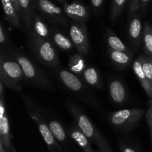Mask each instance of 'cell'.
<instances>
[{
	"mask_svg": "<svg viewBox=\"0 0 152 152\" xmlns=\"http://www.w3.org/2000/svg\"><path fill=\"white\" fill-rule=\"evenodd\" d=\"M67 109L75 121V124L80 130L95 144L101 152H113L108 140L104 137L94 124L91 121L86 113L76 103L67 101L65 104Z\"/></svg>",
	"mask_w": 152,
	"mask_h": 152,
	"instance_id": "1",
	"label": "cell"
},
{
	"mask_svg": "<svg viewBox=\"0 0 152 152\" xmlns=\"http://www.w3.org/2000/svg\"><path fill=\"white\" fill-rule=\"evenodd\" d=\"M25 80L22 67L9 48H1L0 53V83L4 88L20 91Z\"/></svg>",
	"mask_w": 152,
	"mask_h": 152,
	"instance_id": "2",
	"label": "cell"
},
{
	"mask_svg": "<svg viewBox=\"0 0 152 152\" xmlns=\"http://www.w3.org/2000/svg\"><path fill=\"white\" fill-rule=\"evenodd\" d=\"M21 97L24 102L27 113L38 127L39 132L47 145L49 151L62 152V147L50 132L47 122L44 118L42 111L37 102L32 98L25 94H21Z\"/></svg>",
	"mask_w": 152,
	"mask_h": 152,
	"instance_id": "3",
	"label": "cell"
},
{
	"mask_svg": "<svg viewBox=\"0 0 152 152\" xmlns=\"http://www.w3.org/2000/svg\"><path fill=\"white\" fill-rule=\"evenodd\" d=\"M12 54L22 67L24 76L27 81L42 89L55 91V88L42 70L27 55L16 49L9 48Z\"/></svg>",
	"mask_w": 152,
	"mask_h": 152,
	"instance_id": "4",
	"label": "cell"
},
{
	"mask_svg": "<svg viewBox=\"0 0 152 152\" xmlns=\"http://www.w3.org/2000/svg\"><path fill=\"white\" fill-rule=\"evenodd\" d=\"M28 43L34 57L40 63L50 68H59L60 60L51 40L40 38L31 32L28 34Z\"/></svg>",
	"mask_w": 152,
	"mask_h": 152,
	"instance_id": "5",
	"label": "cell"
},
{
	"mask_svg": "<svg viewBox=\"0 0 152 152\" xmlns=\"http://www.w3.org/2000/svg\"><path fill=\"white\" fill-rule=\"evenodd\" d=\"M56 74L61 83L67 89L73 92L83 101L99 109V105L96 102L91 91L78 76L65 68L57 69Z\"/></svg>",
	"mask_w": 152,
	"mask_h": 152,
	"instance_id": "6",
	"label": "cell"
},
{
	"mask_svg": "<svg viewBox=\"0 0 152 152\" xmlns=\"http://www.w3.org/2000/svg\"><path fill=\"white\" fill-rule=\"evenodd\" d=\"M145 114V110L140 108L123 109L108 114V121L116 129L128 132L137 125Z\"/></svg>",
	"mask_w": 152,
	"mask_h": 152,
	"instance_id": "7",
	"label": "cell"
},
{
	"mask_svg": "<svg viewBox=\"0 0 152 152\" xmlns=\"http://www.w3.org/2000/svg\"><path fill=\"white\" fill-rule=\"evenodd\" d=\"M33 8L36 9L47 19L54 25H60L65 27L68 25L67 15L61 7L50 0H31Z\"/></svg>",
	"mask_w": 152,
	"mask_h": 152,
	"instance_id": "8",
	"label": "cell"
},
{
	"mask_svg": "<svg viewBox=\"0 0 152 152\" xmlns=\"http://www.w3.org/2000/svg\"><path fill=\"white\" fill-rule=\"evenodd\" d=\"M69 37L77 53L86 55L90 48L87 27L85 23L71 22L69 28Z\"/></svg>",
	"mask_w": 152,
	"mask_h": 152,
	"instance_id": "9",
	"label": "cell"
},
{
	"mask_svg": "<svg viewBox=\"0 0 152 152\" xmlns=\"http://www.w3.org/2000/svg\"><path fill=\"white\" fill-rule=\"evenodd\" d=\"M62 7L67 16L74 22L85 23L90 17L88 7L79 1H73L70 4L65 2L62 4Z\"/></svg>",
	"mask_w": 152,
	"mask_h": 152,
	"instance_id": "10",
	"label": "cell"
},
{
	"mask_svg": "<svg viewBox=\"0 0 152 152\" xmlns=\"http://www.w3.org/2000/svg\"><path fill=\"white\" fill-rule=\"evenodd\" d=\"M129 37L132 45L137 48L141 44L142 38V24L137 13H131L129 22Z\"/></svg>",
	"mask_w": 152,
	"mask_h": 152,
	"instance_id": "11",
	"label": "cell"
},
{
	"mask_svg": "<svg viewBox=\"0 0 152 152\" xmlns=\"http://www.w3.org/2000/svg\"><path fill=\"white\" fill-rule=\"evenodd\" d=\"M21 13V22L22 27L27 33L30 34L32 31L33 25V8L31 0H19Z\"/></svg>",
	"mask_w": 152,
	"mask_h": 152,
	"instance_id": "12",
	"label": "cell"
},
{
	"mask_svg": "<svg viewBox=\"0 0 152 152\" xmlns=\"http://www.w3.org/2000/svg\"><path fill=\"white\" fill-rule=\"evenodd\" d=\"M50 40L56 47L64 51H71L75 48L71 39L55 27H50Z\"/></svg>",
	"mask_w": 152,
	"mask_h": 152,
	"instance_id": "13",
	"label": "cell"
},
{
	"mask_svg": "<svg viewBox=\"0 0 152 152\" xmlns=\"http://www.w3.org/2000/svg\"><path fill=\"white\" fill-rule=\"evenodd\" d=\"M109 94L111 99L117 104H123L127 99V91L123 82L114 79L110 82Z\"/></svg>",
	"mask_w": 152,
	"mask_h": 152,
	"instance_id": "14",
	"label": "cell"
},
{
	"mask_svg": "<svg viewBox=\"0 0 152 152\" xmlns=\"http://www.w3.org/2000/svg\"><path fill=\"white\" fill-rule=\"evenodd\" d=\"M70 137L84 151V152H94L91 145L90 140L80 130L76 124L71 125L68 130Z\"/></svg>",
	"mask_w": 152,
	"mask_h": 152,
	"instance_id": "15",
	"label": "cell"
},
{
	"mask_svg": "<svg viewBox=\"0 0 152 152\" xmlns=\"http://www.w3.org/2000/svg\"><path fill=\"white\" fill-rule=\"evenodd\" d=\"M42 114L45 120L47 122L50 132L53 135V137L56 138V140L59 142H62V143H65L68 140V136H67L66 132H65V129L62 126V124L56 119L50 117L48 114L45 113L44 114L43 112Z\"/></svg>",
	"mask_w": 152,
	"mask_h": 152,
	"instance_id": "16",
	"label": "cell"
},
{
	"mask_svg": "<svg viewBox=\"0 0 152 152\" xmlns=\"http://www.w3.org/2000/svg\"><path fill=\"white\" fill-rule=\"evenodd\" d=\"M31 33L40 38L50 39V28L46 23L44 18L34 12Z\"/></svg>",
	"mask_w": 152,
	"mask_h": 152,
	"instance_id": "17",
	"label": "cell"
},
{
	"mask_svg": "<svg viewBox=\"0 0 152 152\" xmlns=\"http://www.w3.org/2000/svg\"><path fill=\"white\" fill-rule=\"evenodd\" d=\"M1 4L4 10V19L15 28L22 29V25L21 19L10 0H1Z\"/></svg>",
	"mask_w": 152,
	"mask_h": 152,
	"instance_id": "18",
	"label": "cell"
},
{
	"mask_svg": "<svg viewBox=\"0 0 152 152\" xmlns=\"http://www.w3.org/2000/svg\"><path fill=\"white\" fill-rule=\"evenodd\" d=\"M108 53L113 64L122 69L129 66L133 59V53L132 52L116 51L108 49Z\"/></svg>",
	"mask_w": 152,
	"mask_h": 152,
	"instance_id": "19",
	"label": "cell"
},
{
	"mask_svg": "<svg viewBox=\"0 0 152 152\" xmlns=\"http://www.w3.org/2000/svg\"><path fill=\"white\" fill-rule=\"evenodd\" d=\"M0 143L2 144L6 151H11L13 145L11 144L10 125L7 114L0 117Z\"/></svg>",
	"mask_w": 152,
	"mask_h": 152,
	"instance_id": "20",
	"label": "cell"
},
{
	"mask_svg": "<svg viewBox=\"0 0 152 152\" xmlns=\"http://www.w3.org/2000/svg\"><path fill=\"white\" fill-rule=\"evenodd\" d=\"M133 71L137 79L138 80L139 83H140L141 86L143 88V90L145 91L146 94L148 95V97L152 98V86L150 84L148 79L145 77V74H144L142 65H141V63L139 59H138V58L135 59L133 62Z\"/></svg>",
	"mask_w": 152,
	"mask_h": 152,
	"instance_id": "21",
	"label": "cell"
},
{
	"mask_svg": "<svg viewBox=\"0 0 152 152\" xmlns=\"http://www.w3.org/2000/svg\"><path fill=\"white\" fill-rule=\"evenodd\" d=\"M68 70L76 75H83V72L87 68L84 56L79 53L70 55L68 58Z\"/></svg>",
	"mask_w": 152,
	"mask_h": 152,
	"instance_id": "22",
	"label": "cell"
},
{
	"mask_svg": "<svg viewBox=\"0 0 152 152\" xmlns=\"http://www.w3.org/2000/svg\"><path fill=\"white\" fill-rule=\"evenodd\" d=\"M105 38H106L108 48L110 50H116V51L131 52L127 46L117 37V34L108 28H106L105 31Z\"/></svg>",
	"mask_w": 152,
	"mask_h": 152,
	"instance_id": "23",
	"label": "cell"
},
{
	"mask_svg": "<svg viewBox=\"0 0 152 152\" xmlns=\"http://www.w3.org/2000/svg\"><path fill=\"white\" fill-rule=\"evenodd\" d=\"M82 77L88 86L95 88H102V78L100 74L94 67H87L83 72Z\"/></svg>",
	"mask_w": 152,
	"mask_h": 152,
	"instance_id": "24",
	"label": "cell"
},
{
	"mask_svg": "<svg viewBox=\"0 0 152 152\" xmlns=\"http://www.w3.org/2000/svg\"><path fill=\"white\" fill-rule=\"evenodd\" d=\"M142 47L146 54L152 56V28L148 22H145L142 32Z\"/></svg>",
	"mask_w": 152,
	"mask_h": 152,
	"instance_id": "25",
	"label": "cell"
},
{
	"mask_svg": "<svg viewBox=\"0 0 152 152\" xmlns=\"http://www.w3.org/2000/svg\"><path fill=\"white\" fill-rule=\"evenodd\" d=\"M127 0H113L110 17L112 22H115L123 13Z\"/></svg>",
	"mask_w": 152,
	"mask_h": 152,
	"instance_id": "26",
	"label": "cell"
},
{
	"mask_svg": "<svg viewBox=\"0 0 152 152\" xmlns=\"http://www.w3.org/2000/svg\"><path fill=\"white\" fill-rule=\"evenodd\" d=\"M138 59H139V61L140 62L142 70H143V72L144 74H145V77L148 79L150 84H151L152 86V73L151 68H150L149 63H148V59H147V56L142 55V56H140L139 57H138Z\"/></svg>",
	"mask_w": 152,
	"mask_h": 152,
	"instance_id": "27",
	"label": "cell"
},
{
	"mask_svg": "<svg viewBox=\"0 0 152 152\" xmlns=\"http://www.w3.org/2000/svg\"><path fill=\"white\" fill-rule=\"evenodd\" d=\"M0 44H1V48H12L11 42L9 40V37L6 32L5 28H4L3 24L0 25Z\"/></svg>",
	"mask_w": 152,
	"mask_h": 152,
	"instance_id": "28",
	"label": "cell"
},
{
	"mask_svg": "<svg viewBox=\"0 0 152 152\" xmlns=\"http://www.w3.org/2000/svg\"><path fill=\"white\" fill-rule=\"evenodd\" d=\"M129 9L131 13H138L140 11V0H128Z\"/></svg>",
	"mask_w": 152,
	"mask_h": 152,
	"instance_id": "29",
	"label": "cell"
},
{
	"mask_svg": "<svg viewBox=\"0 0 152 152\" xmlns=\"http://www.w3.org/2000/svg\"><path fill=\"white\" fill-rule=\"evenodd\" d=\"M120 148L121 152H138L137 150L134 148L133 146L129 145V144L124 143V142L120 144Z\"/></svg>",
	"mask_w": 152,
	"mask_h": 152,
	"instance_id": "30",
	"label": "cell"
},
{
	"mask_svg": "<svg viewBox=\"0 0 152 152\" xmlns=\"http://www.w3.org/2000/svg\"><path fill=\"white\" fill-rule=\"evenodd\" d=\"M150 0H140V12L141 13H145V10H146L148 4L149 3Z\"/></svg>",
	"mask_w": 152,
	"mask_h": 152,
	"instance_id": "31",
	"label": "cell"
},
{
	"mask_svg": "<svg viewBox=\"0 0 152 152\" xmlns=\"http://www.w3.org/2000/svg\"><path fill=\"white\" fill-rule=\"evenodd\" d=\"M104 0H91V4L94 9H99L103 4Z\"/></svg>",
	"mask_w": 152,
	"mask_h": 152,
	"instance_id": "32",
	"label": "cell"
},
{
	"mask_svg": "<svg viewBox=\"0 0 152 152\" xmlns=\"http://www.w3.org/2000/svg\"><path fill=\"white\" fill-rule=\"evenodd\" d=\"M145 118H146V120H152V99L150 101L149 108L145 114Z\"/></svg>",
	"mask_w": 152,
	"mask_h": 152,
	"instance_id": "33",
	"label": "cell"
},
{
	"mask_svg": "<svg viewBox=\"0 0 152 152\" xmlns=\"http://www.w3.org/2000/svg\"><path fill=\"white\" fill-rule=\"evenodd\" d=\"M10 1L12 2V4H13L14 7L16 8V11H17L18 14H19V17L21 16V13H20V7H19V0H10ZM21 19V18H20Z\"/></svg>",
	"mask_w": 152,
	"mask_h": 152,
	"instance_id": "34",
	"label": "cell"
},
{
	"mask_svg": "<svg viewBox=\"0 0 152 152\" xmlns=\"http://www.w3.org/2000/svg\"><path fill=\"white\" fill-rule=\"evenodd\" d=\"M147 56V59H148V63H149L150 68H151V73H152V56Z\"/></svg>",
	"mask_w": 152,
	"mask_h": 152,
	"instance_id": "35",
	"label": "cell"
},
{
	"mask_svg": "<svg viewBox=\"0 0 152 152\" xmlns=\"http://www.w3.org/2000/svg\"><path fill=\"white\" fill-rule=\"evenodd\" d=\"M147 123H148L150 131H152V120H147Z\"/></svg>",
	"mask_w": 152,
	"mask_h": 152,
	"instance_id": "36",
	"label": "cell"
},
{
	"mask_svg": "<svg viewBox=\"0 0 152 152\" xmlns=\"http://www.w3.org/2000/svg\"><path fill=\"white\" fill-rule=\"evenodd\" d=\"M0 152H8L4 149V146L2 145V144L0 143Z\"/></svg>",
	"mask_w": 152,
	"mask_h": 152,
	"instance_id": "37",
	"label": "cell"
},
{
	"mask_svg": "<svg viewBox=\"0 0 152 152\" xmlns=\"http://www.w3.org/2000/svg\"><path fill=\"white\" fill-rule=\"evenodd\" d=\"M57 1H59V2H60L61 4H63L64 3H65V0H57Z\"/></svg>",
	"mask_w": 152,
	"mask_h": 152,
	"instance_id": "38",
	"label": "cell"
},
{
	"mask_svg": "<svg viewBox=\"0 0 152 152\" xmlns=\"http://www.w3.org/2000/svg\"><path fill=\"white\" fill-rule=\"evenodd\" d=\"M11 151L12 152H17L16 151V150H15V148H13V147H12V148H11Z\"/></svg>",
	"mask_w": 152,
	"mask_h": 152,
	"instance_id": "39",
	"label": "cell"
},
{
	"mask_svg": "<svg viewBox=\"0 0 152 152\" xmlns=\"http://www.w3.org/2000/svg\"><path fill=\"white\" fill-rule=\"evenodd\" d=\"M150 134H151V142H152V131H150Z\"/></svg>",
	"mask_w": 152,
	"mask_h": 152,
	"instance_id": "40",
	"label": "cell"
},
{
	"mask_svg": "<svg viewBox=\"0 0 152 152\" xmlns=\"http://www.w3.org/2000/svg\"><path fill=\"white\" fill-rule=\"evenodd\" d=\"M94 152H101V151H94Z\"/></svg>",
	"mask_w": 152,
	"mask_h": 152,
	"instance_id": "41",
	"label": "cell"
}]
</instances>
